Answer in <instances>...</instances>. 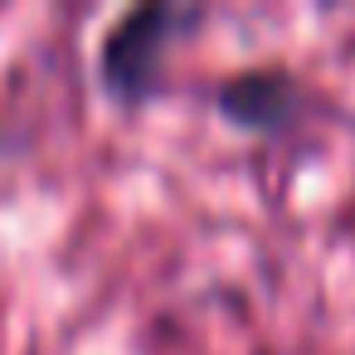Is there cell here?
Returning <instances> with one entry per match:
<instances>
[{
	"instance_id": "6da1fadb",
	"label": "cell",
	"mask_w": 355,
	"mask_h": 355,
	"mask_svg": "<svg viewBox=\"0 0 355 355\" xmlns=\"http://www.w3.org/2000/svg\"><path fill=\"white\" fill-rule=\"evenodd\" d=\"M161 25H171L166 10H137L107 44V78L122 93H141V83L151 78L156 49H161Z\"/></svg>"
},
{
	"instance_id": "7a4b0ae2",
	"label": "cell",
	"mask_w": 355,
	"mask_h": 355,
	"mask_svg": "<svg viewBox=\"0 0 355 355\" xmlns=\"http://www.w3.org/2000/svg\"><path fill=\"white\" fill-rule=\"evenodd\" d=\"M224 103H229V112H239V122H282L292 88L277 73H248L224 93Z\"/></svg>"
}]
</instances>
